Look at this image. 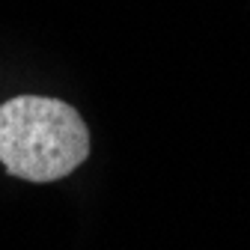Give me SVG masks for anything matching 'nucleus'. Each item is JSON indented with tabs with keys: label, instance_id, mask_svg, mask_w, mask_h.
<instances>
[{
	"label": "nucleus",
	"instance_id": "nucleus-1",
	"mask_svg": "<svg viewBox=\"0 0 250 250\" xmlns=\"http://www.w3.org/2000/svg\"><path fill=\"white\" fill-rule=\"evenodd\" d=\"M89 155L81 113L45 96H18L0 104V164L24 182H57Z\"/></svg>",
	"mask_w": 250,
	"mask_h": 250
}]
</instances>
